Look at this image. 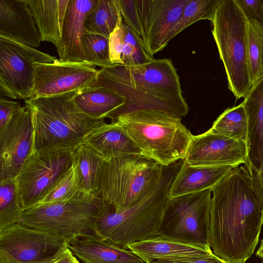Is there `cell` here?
I'll return each mask as SVG.
<instances>
[{"mask_svg": "<svg viewBox=\"0 0 263 263\" xmlns=\"http://www.w3.org/2000/svg\"><path fill=\"white\" fill-rule=\"evenodd\" d=\"M210 247L227 263H246L259 241L263 209L245 165L230 172L211 189Z\"/></svg>", "mask_w": 263, "mask_h": 263, "instance_id": "6da1fadb", "label": "cell"}, {"mask_svg": "<svg viewBox=\"0 0 263 263\" xmlns=\"http://www.w3.org/2000/svg\"><path fill=\"white\" fill-rule=\"evenodd\" d=\"M91 86L105 87L124 97V104L108 115L111 122L122 115L141 110L161 111L180 119L189 111L179 76L169 59L101 68Z\"/></svg>", "mask_w": 263, "mask_h": 263, "instance_id": "7a4b0ae2", "label": "cell"}, {"mask_svg": "<svg viewBox=\"0 0 263 263\" xmlns=\"http://www.w3.org/2000/svg\"><path fill=\"white\" fill-rule=\"evenodd\" d=\"M79 91L25 100L33 130L32 153L76 147L105 122L104 119L92 118L78 107L74 98Z\"/></svg>", "mask_w": 263, "mask_h": 263, "instance_id": "3957f363", "label": "cell"}, {"mask_svg": "<svg viewBox=\"0 0 263 263\" xmlns=\"http://www.w3.org/2000/svg\"><path fill=\"white\" fill-rule=\"evenodd\" d=\"M183 161L163 166L156 186L135 205L116 212L106 203L97 222L101 237L126 249L133 243L159 236L158 229L169 198L170 187Z\"/></svg>", "mask_w": 263, "mask_h": 263, "instance_id": "277c9868", "label": "cell"}, {"mask_svg": "<svg viewBox=\"0 0 263 263\" xmlns=\"http://www.w3.org/2000/svg\"><path fill=\"white\" fill-rule=\"evenodd\" d=\"M113 122L122 128L141 155L165 166L185 159L194 136L181 119L156 110L132 112Z\"/></svg>", "mask_w": 263, "mask_h": 263, "instance_id": "5b68a950", "label": "cell"}, {"mask_svg": "<svg viewBox=\"0 0 263 263\" xmlns=\"http://www.w3.org/2000/svg\"><path fill=\"white\" fill-rule=\"evenodd\" d=\"M163 166L140 154L105 160L100 177V196L116 212L127 209L154 189L161 176Z\"/></svg>", "mask_w": 263, "mask_h": 263, "instance_id": "8992f818", "label": "cell"}, {"mask_svg": "<svg viewBox=\"0 0 263 263\" xmlns=\"http://www.w3.org/2000/svg\"><path fill=\"white\" fill-rule=\"evenodd\" d=\"M106 205L101 196L83 194L69 200L25 210L20 222L60 236L68 245L82 238L102 239L97 222Z\"/></svg>", "mask_w": 263, "mask_h": 263, "instance_id": "52a82bcc", "label": "cell"}, {"mask_svg": "<svg viewBox=\"0 0 263 263\" xmlns=\"http://www.w3.org/2000/svg\"><path fill=\"white\" fill-rule=\"evenodd\" d=\"M212 23L228 88L236 99L245 98L253 86L247 61V19L234 0H222Z\"/></svg>", "mask_w": 263, "mask_h": 263, "instance_id": "ba28073f", "label": "cell"}, {"mask_svg": "<svg viewBox=\"0 0 263 263\" xmlns=\"http://www.w3.org/2000/svg\"><path fill=\"white\" fill-rule=\"evenodd\" d=\"M211 199V189L169 198L158 227V235L212 250L210 240Z\"/></svg>", "mask_w": 263, "mask_h": 263, "instance_id": "9c48e42d", "label": "cell"}, {"mask_svg": "<svg viewBox=\"0 0 263 263\" xmlns=\"http://www.w3.org/2000/svg\"><path fill=\"white\" fill-rule=\"evenodd\" d=\"M189 0H118L124 23L151 56L168 44V33Z\"/></svg>", "mask_w": 263, "mask_h": 263, "instance_id": "30bf717a", "label": "cell"}, {"mask_svg": "<svg viewBox=\"0 0 263 263\" xmlns=\"http://www.w3.org/2000/svg\"><path fill=\"white\" fill-rule=\"evenodd\" d=\"M76 147L35 152L29 157L15 177L23 211L32 208L72 166Z\"/></svg>", "mask_w": 263, "mask_h": 263, "instance_id": "8fae6325", "label": "cell"}, {"mask_svg": "<svg viewBox=\"0 0 263 263\" xmlns=\"http://www.w3.org/2000/svg\"><path fill=\"white\" fill-rule=\"evenodd\" d=\"M57 59L34 48L0 37V96L13 99L31 98L35 63Z\"/></svg>", "mask_w": 263, "mask_h": 263, "instance_id": "7c38bea8", "label": "cell"}, {"mask_svg": "<svg viewBox=\"0 0 263 263\" xmlns=\"http://www.w3.org/2000/svg\"><path fill=\"white\" fill-rule=\"evenodd\" d=\"M68 247L64 238L20 222L0 229V255L17 262L43 260Z\"/></svg>", "mask_w": 263, "mask_h": 263, "instance_id": "4fadbf2b", "label": "cell"}, {"mask_svg": "<svg viewBox=\"0 0 263 263\" xmlns=\"http://www.w3.org/2000/svg\"><path fill=\"white\" fill-rule=\"evenodd\" d=\"M30 98L58 96L83 90L93 85L99 69L86 62L35 63Z\"/></svg>", "mask_w": 263, "mask_h": 263, "instance_id": "5bb4252c", "label": "cell"}, {"mask_svg": "<svg viewBox=\"0 0 263 263\" xmlns=\"http://www.w3.org/2000/svg\"><path fill=\"white\" fill-rule=\"evenodd\" d=\"M33 146L31 116L25 106L0 129V180L17 175L32 154Z\"/></svg>", "mask_w": 263, "mask_h": 263, "instance_id": "9a60e30c", "label": "cell"}, {"mask_svg": "<svg viewBox=\"0 0 263 263\" xmlns=\"http://www.w3.org/2000/svg\"><path fill=\"white\" fill-rule=\"evenodd\" d=\"M247 157L245 141L208 130L200 135L193 136L184 161L193 166L236 167L246 163Z\"/></svg>", "mask_w": 263, "mask_h": 263, "instance_id": "2e32d148", "label": "cell"}, {"mask_svg": "<svg viewBox=\"0 0 263 263\" xmlns=\"http://www.w3.org/2000/svg\"><path fill=\"white\" fill-rule=\"evenodd\" d=\"M0 37L36 48L41 36L27 0H0Z\"/></svg>", "mask_w": 263, "mask_h": 263, "instance_id": "e0dca14e", "label": "cell"}, {"mask_svg": "<svg viewBox=\"0 0 263 263\" xmlns=\"http://www.w3.org/2000/svg\"><path fill=\"white\" fill-rule=\"evenodd\" d=\"M242 103L247 116V157L244 165L252 177L263 162V78L253 85Z\"/></svg>", "mask_w": 263, "mask_h": 263, "instance_id": "ac0fdd59", "label": "cell"}, {"mask_svg": "<svg viewBox=\"0 0 263 263\" xmlns=\"http://www.w3.org/2000/svg\"><path fill=\"white\" fill-rule=\"evenodd\" d=\"M96 0H69L60 48L58 50L61 62H85L82 38L86 32V16Z\"/></svg>", "mask_w": 263, "mask_h": 263, "instance_id": "d6986e66", "label": "cell"}, {"mask_svg": "<svg viewBox=\"0 0 263 263\" xmlns=\"http://www.w3.org/2000/svg\"><path fill=\"white\" fill-rule=\"evenodd\" d=\"M234 168L231 166H193L189 165L183 160L172 183L169 198L212 189Z\"/></svg>", "mask_w": 263, "mask_h": 263, "instance_id": "ffe728a7", "label": "cell"}, {"mask_svg": "<svg viewBox=\"0 0 263 263\" xmlns=\"http://www.w3.org/2000/svg\"><path fill=\"white\" fill-rule=\"evenodd\" d=\"M68 247L84 263H147L130 250L103 239L82 238L70 243Z\"/></svg>", "mask_w": 263, "mask_h": 263, "instance_id": "44dd1931", "label": "cell"}, {"mask_svg": "<svg viewBox=\"0 0 263 263\" xmlns=\"http://www.w3.org/2000/svg\"><path fill=\"white\" fill-rule=\"evenodd\" d=\"M42 41L60 48L69 0H27Z\"/></svg>", "mask_w": 263, "mask_h": 263, "instance_id": "7402d4cb", "label": "cell"}, {"mask_svg": "<svg viewBox=\"0 0 263 263\" xmlns=\"http://www.w3.org/2000/svg\"><path fill=\"white\" fill-rule=\"evenodd\" d=\"M83 143L91 147L105 160L124 155H141L136 144L115 122L102 124L91 132Z\"/></svg>", "mask_w": 263, "mask_h": 263, "instance_id": "603a6c76", "label": "cell"}, {"mask_svg": "<svg viewBox=\"0 0 263 263\" xmlns=\"http://www.w3.org/2000/svg\"><path fill=\"white\" fill-rule=\"evenodd\" d=\"M108 39L110 60L114 65L134 66L154 59L145 50L132 30L124 23L121 14Z\"/></svg>", "mask_w": 263, "mask_h": 263, "instance_id": "cb8c5ba5", "label": "cell"}, {"mask_svg": "<svg viewBox=\"0 0 263 263\" xmlns=\"http://www.w3.org/2000/svg\"><path fill=\"white\" fill-rule=\"evenodd\" d=\"M128 249L145 261L152 259L206 255L213 253L212 250L173 241L160 236L133 243L128 246Z\"/></svg>", "mask_w": 263, "mask_h": 263, "instance_id": "d4e9b609", "label": "cell"}, {"mask_svg": "<svg viewBox=\"0 0 263 263\" xmlns=\"http://www.w3.org/2000/svg\"><path fill=\"white\" fill-rule=\"evenodd\" d=\"M78 107L94 119H105L124 104L123 97L108 88L90 86L78 91L74 98Z\"/></svg>", "mask_w": 263, "mask_h": 263, "instance_id": "484cf974", "label": "cell"}, {"mask_svg": "<svg viewBox=\"0 0 263 263\" xmlns=\"http://www.w3.org/2000/svg\"><path fill=\"white\" fill-rule=\"evenodd\" d=\"M105 158L87 144L78 145L73 152V162L77 167L79 185L90 196H100L99 182Z\"/></svg>", "mask_w": 263, "mask_h": 263, "instance_id": "4316f807", "label": "cell"}, {"mask_svg": "<svg viewBox=\"0 0 263 263\" xmlns=\"http://www.w3.org/2000/svg\"><path fill=\"white\" fill-rule=\"evenodd\" d=\"M120 15L118 0H96L86 16V31L109 38Z\"/></svg>", "mask_w": 263, "mask_h": 263, "instance_id": "83f0119b", "label": "cell"}, {"mask_svg": "<svg viewBox=\"0 0 263 263\" xmlns=\"http://www.w3.org/2000/svg\"><path fill=\"white\" fill-rule=\"evenodd\" d=\"M209 130L215 134L246 142L247 116L243 103L226 109L213 122Z\"/></svg>", "mask_w": 263, "mask_h": 263, "instance_id": "f1b7e54d", "label": "cell"}, {"mask_svg": "<svg viewBox=\"0 0 263 263\" xmlns=\"http://www.w3.org/2000/svg\"><path fill=\"white\" fill-rule=\"evenodd\" d=\"M247 54L250 78L253 85L263 78V27L248 20Z\"/></svg>", "mask_w": 263, "mask_h": 263, "instance_id": "f546056e", "label": "cell"}, {"mask_svg": "<svg viewBox=\"0 0 263 263\" xmlns=\"http://www.w3.org/2000/svg\"><path fill=\"white\" fill-rule=\"evenodd\" d=\"M83 194H87L80 187L77 167L73 162L72 166L32 208L69 200Z\"/></svg>", "mask_w": 263, "mask_h": 263, "instance_id": "4dcf8cb0", "label": "cell"}, {"mask_svg": "<svg viewBox=\"0 0 263 263\" xmlns=\"http://www.w3.org/2000/svg\"><path fill=\"white\" fill-rule=\"evenodd\" d=\"M222 0H189L180 18L170 30V41L192 24L203 20L212 22L216 10Z\"/></svg>", "mask_w": 263, "mask_h": 263, "instance_id": "1f68e13d", "label": "cell"}, {"mask_svg": "<svg viewBox=\"0 0 263 263\" xmlns=\"http://www.w3.org/2000/svg\"><path fill=\"white\" fill-rule=\"evenodd\" d=\"M23 212L18 202L15 178L0 180V229L20 222Z\"/></svg>", "mask_w": 263, "mask_h": 263, "instance_id": "d6a6232c", "label": "cell"}, {"mask_svg": "<svg viewBox=\"0 0 263 263\" xmlns=\"http://www.w3.org/2000/svg\"><path fill=\"white\" fill-rule=\"evenodd\" d=\"M82 46L86 62L101 68L114 65L110 60L108 38L86 32L82 38Z\"/></svg>", "mask_w": 263, "mask_h": 263, "instance_id": "836d02e7", "label": "cell"}, {"mask_svg": "<svg viewBox=\"0 0 263 263\" xmlns=\"http://www.w3.org/2000/svg\"><path fill=\"white\" fill-rule=\"evenodd\" d=\"M147 263H227L215 255L210 254L180 256L168 258L152 259Z\"/></svg>", "mask_w": 263, "mask_h": 263, "instance_id": "e575fe53", "label": "cell"}, {"mask_svg": "<svg viewBox=\"0 0 263 263\" xmlns=\"http://www.w3.org/2000/svg\"><path fill=\"white\" fill-rule=\"evenodd\" d=\"M248 20L263 27L262 0H234Z\"/></svg>", "mask_w": 263, "mask_h": 263, "instance_id": "d590c367", "label": "cell"}, {"mask_svg": "<svg viewBox=\"0 0 263 263\" xmlns=\"http://www.w3.org/2000/svg\"><path fill=\"white\" fill-rule=\"evenodd\" d=\"M22 107L17 102L0 97V129L11 121Z\"/></svg>", "mask_w": 263, "mask_h": 263, "instance_id": "8d00e7d4", "label": "cell"}, {"mask_svg": "<svg viewBox=\"0 0 263 263\" xmlns=\"http://www.w3.org/2000/svg\"><path fill=\"white\" fill-rule=\"evenodd\" d=\"M252 178L253 185L260 197L263 209V162L259 171Z\"/></svg>", "mask_w": 263, "mask_h": 263, "instance_id": "74e56055", "label": "cell"}, {"mask_svg": "<svg viewBox=\"0 0 263 263\" xmlns=\"http://www.w3.org/2000/svg\"><path fill=\"white\" fill-rule=\"evenodd\" d=\"M73 255L69 247L63 248L58 253L55 263H71Z\"/></svg>", "mask_w": 263, "mask_h": 263, "instance_id": "f35d334b", "label": "cell"}, {"mask_svg": "<svg viewBox=\"0 0 263 263\" xmlns=\"http://www.w3.org/2000/svg\"><path fill=\"white\" fill-rule=\"evenodd\" d=\"M62 250V249H61ZM58 254V253H57ZM57 254L51 258H49L46 259H44L43 260L34 261V262H30L27 263H55ZM0 263H22L17 262L15 261L12 259L7 258L2 255H0Z\"/></svg>", "mask_w": 263, "mask_h": 263, "instance_id": "ab89813d", "label": "cell"}, {"mask_svg": "<svg viewBox=\"0 0 263 263\" xmlns=\"http://www.w3.org/2000/svg\"><path fill=\"white\" fill-rule=\"evenodd\" d=\"M256 255L257 257L263 259V238L261 240L259 247L256 253Z\"/></svg>", "mask_w": 263, "mask_h": 263, "instance_id": "60d3db41", "label": "cell"}, {"mask_svg": "<svg viewBox=\"0 0 263 263\" xmlns=\"http://www.w3.org/2000/svg\"><path fill=\"white\" fill-rule=\"evenodd\" d=\"M71 263H80V262L78 261L77 258L74 255H73L71 259Z\"/></svg>", "mask_w": 263, "mask_h": 263, "instance_id": "b9f144b4", "label": "cell"}, {"mask_svg": "<svg viewBox=\"0 0 263 263\" xmlns=\"http://www.w3.org/2000/svg\"><path fill=\"white\" fill-rule=\"evenodd\" d=\"M262 11H263V0H262Z\"/></svg>", "mask_w": 263, "mask_h": 263, "instance_id": "7bdbcfd3", "label": "cell"}, {"mask_svg": "<svg viewBox=\"0 0 263 263\" xmlns=\"http://www.w3.org/2000/svg\"><path fill=\"white\" fill-rule=\"evenodd\" d=\"M262 259V262H261V263H263V259Z\"/></svg>", "mask_w": 263, "mask_h": 263, "instance_id": "ee69618b", "label": "cell"}, {"mask_svg": "<svg viewBox=\"0 0 263 263\" xmlns=\"http://www.w3.org/2000/svg\"></svg>", "mask_w": 263, "mask_h": 263, "instance_id": "f6af8a7d", "label": "cell"}]
</instances>
